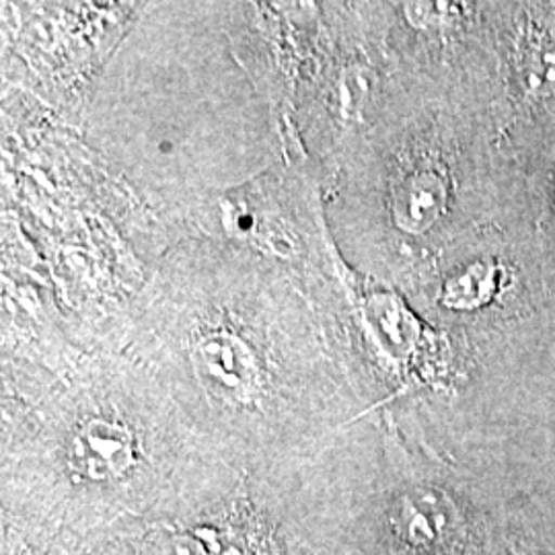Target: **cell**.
Here are the masks:
<instances>
[{"label": "cell", "mask_w": 555, "mask_h": 555, "mask_svg": "<svg viewBox=\"0 0 555 555\" xmlns=\"http://www.w3.org/2000/svg\"><path fill=\"white\" fill-rule=\"evenodd\" d=\"M134 440L114 422L93 420L73 438L70 463L75 472L89 479L118 477L130 467Z\"/></svg>", "instance_id": "obj_1"}, {"label": "cell", "mask_w": 555, "mask_h": 555, "mask_svg": "<svg viewBox=\"0 0 555 555\" xmlns=\"http://www.w3.org/2000/svg\"><path fill=\"white\" fill-rule=\"evenodd\" d=\"M447 198L444 181L433 171H420L405 179L397 188L393 198L396 219L401 229L410 233H422L435 224L442 215Z\"/></svg>", "instance_id": "obj_2"}, {"label": "cell", "mask_w": 555, "mask_h": 555, "mask_svg": "<svg viewBox=\"0 0 555 555\" xmlns=\"http://www.w3.org/2000/svg\"><path fill=\"white\" fill-rule=\"evenodd\" d=\"M527 85L535 93H552L555 89V38L541 36L529 50Z\"/></svg>", "instance_id": "obj_3"}]
</instances>
